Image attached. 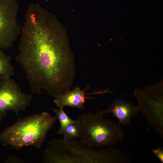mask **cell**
Here are the masks:
<instances>
[{"label":"cell","instance_id":"obj_2","mask_svg":"<svg viewBox=\"0 0 163 163\" xmlns=\"http://www.w3.org/2000/svg\"><path fill=\"white\" fill-rule=\"evenodd\" d=\"M128 155L113 147L97 150L76 139L53 138L44 152L43 162L47 163H127Z\"/></svg>","mask_w":163,"mask_h":163},{"label":"cell","instance_id":"obj_13","mask_svg":"<svg viewBox=\"0 0 163 163\" xmlns=\"http://www.w3.org/2000/svg\"><path fill=\"white\" fill-rule=\"evenodd\" d=\"M152 151L153 154L158 158L160 161L163 163V149L161 147L156 149H152Z\"/></svg>","mask_w":163,"mask_h":163},{"label":"cell","instance_id":"obj_1","mask_svg":"<svg viewBox=\"0 0 163 163\" xmlns=\"http://www.w3.org/2000/svg\"><path fill=\"white\" fill-rule=\"evenodd\" d=\"M59 27L55 18L37 8L25 12L15 58L33 93L44 90L54 97L73 84L75 60Z\"/></svg>","mask_w":163,"mask_h":163},{"label":"cell","instance_id":"obj_8","mask_svg":"<svg viewBox=\"0 0 163 163\" xmlns=\"http://www.w3.org/2000/svg\"><path fill=\"white\" fill-rule=\"evenodd\" d=\"M138 111L137 106L132 103L116 98L107 108L98 110L96 114L103 116L107 113H111L117 119L120 125H126L129 123L131 118Z\"/></svg>","mask_w":163,"mask_h":163},{"label":"cell","instance_id":"obj_11","mask_svg":"<svg viewBox=\"0 0 163 163\" xmlns=\"http://www.w3.org/2000/svg\"><path fill=\"white\" fill-rule=\"evenodd\" d=\"M58 133L63 135L65 138L76 139L79 138L80 131L78 120L63 129L59 130Z\"/></svg>","mask_w":163,"mask_h":163},{"label":"cell","instance_id":"obj_4","mask_svg":"<svg viewBox=\"0 0 163 163\" xmlns=\"http://www.w3.org/2000/svg\"><path fill=\"white\" fill-rule=\"evenodd\" d=\"M77 120L79 138L89 145L96 148L111 146L123 140L124 133L118 122L91 112L82 114Z\"/></svg>","mask_w":163,"mask_h":163},{"label":"cell","instance_id":"obj_9","mask_svg":"<svg viewBox=\"0 0 163 163\" xmlns=\"http://www.w3.org/2000/svg\"><path fill=\"white\" fill-rule=\"evenodd\" d=\"M86 90H82L78 87L72 91L68 89L54 97V102L59 108L68 106L83 110L85 99L92 98L86 96L88 94L85 92Z\"/></svg>","mask_w":163,"mask_h":163},{"label":"cell","instance_id":"obj_12","mask_svg":"<svg viewBox=\"0 0 163 163\" xmlns=\"http://www.w3.org/2000/svg\"><path fill=\"white\" fill-rule=\"evenodd\" d=\"M53 110L55 113L56 118L60 123V127L59 130H61L70 124L75 122L70 118L63 110V108H53Z\"/></svg>","mask_w":163,"mask_h":163},{"label":"cell","instance_id":"obj_7","mask_svg":"<svg viewBox=\"0 0 163 163\" xmlns=\"http://www.w3.org/2000/svg\"><path fill=\"white\" fill-rule=\"evenodd\" d=\"M19 6L17 0H0V49L11 48L20 35L17 16Z\"/></svg>","mask_w":163,"mask_h":163},{"label":"cell","instance_id":"obj_5","mask_svg":"<svg viewBox=\"0 0 163 163\" xmlns=\"http://www.w3.org/2000/svg\"><path fill=\"white\" fill-rule=\"evenodd\" d=\"M139 111L163 138V82L135 89Z\"/></svg>","mask_w":163,"mask_h":163},{"label":"cell","instance_id":"obj_10","mask_svg":"<svg viewBox=\"0 0 163 163\" xmlns=\"http://www.w3.org/2000/svg\"><path fill=\"white\" fill-rule=\"evenodd\" d=\"M11 57L0 49V80L10 78L14 75Z\"/></svg>","mask_w":163,"mask_h":163},{"label":"cell","instance_id":"obj_3","mask_svg":"<svg viewBox=\"0 0 163 163\" xmlns=\"http://www.w3.org/2000/svg\"><path fill=\"white\" fill-rule=\"evenodd\" d=\"M56 119L43 112L19 120L0 133V143L17 149L29 146L39 149Z\"/></svg>","mask_w":163,"mask_h":163},{"label":"cell","instance_id":"obj_6","mask_svg":"<svg viewBox=\"0 0 163 163\" xmlns=\"http://www.w3.org/2000/svg\"><path fill=\"white\" fill-rule=\"evenodd\" d=\"M32 96L23 92L11 78L0 80V122L12 111L18 116L30 105Z\"/></svg>","mask_w":163,"mask_h":163}]
</instances>
